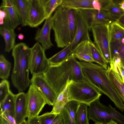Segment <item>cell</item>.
<instances>
[{"label": "cell", "instance_id": "6da1fadb", "mask_svg": "<svg viewBox=\"0 0 124 124\" xmlns=\"http://www.w3.org/2000/svg\"><path fill=\"white\" fill-rule=\"evenodd\" d=\"M43 75L58 95L69 80L78 82L85 79L79 62L72 54L60 64L50 65Z\"/></svg>", "mask_w": 124, "mask_h": 124}, {"label": "cell", "instance_id": "ba28073f", "mask_svg": "<svg viewBox=\"0 0 124 124\" xmlns=\"http://www.w3.org/2000/svg\"><path fill=\"white\" fill-rule=\"evenodd\" d=\"M31 48L30 64L31 73L32 76L43 74L50 65L48 59L45 54V51L37 42Z\"/></svg>", "mask_w": 124, "mask_h": 124}, {"label": "cell", "instance_id": "4fadbf2b", "mask_svg": "<svg viewBox=\"0 0 124 124\" xmlns=\"http://www.w3.org/2000/svg\"><path fill=\"white\" fill-rule=\"evenodd\" d=\"M46 19L44 10L40 0H29L28 26L37 27Z\"/></svg>", "mask_w": 124, "mask_h": 124}, {"label": "cell", "instance_id": "3957f363", "mask_svg": "<svg viewBox=\"0 0 124 124\" xmlns=\"http://www.w3.org/2000/svg\"><path fill=\"white\" fill-rule=\"evenodd\" d=\"M79 62L85 79L101 93L107 96L119 109L124 111V101L108 78L107 70L92 62Z\"/></svg>", "mask_w": 124, "mask_h": 124}, {"label": "cell", "instance_id": "9c48e42d", "mask_svg": "<svg viewBox=\"0 0 124 124\" xmlns=\"http://www.w3.org/2000/svg\"><path fill=\"white\" fill-rule=\"evenodd\" d=\"M28 119L39 116L45 105L47 104L41 93L32 84L26 93Z\"/></svg>", "mask_w": 124, "mask_h": 124}, {"label": "cell", "instance_id": "f1b7e54d", "mask_svg": "<svg viewBox=\"0 0 124 124\" xmlns=\"http://www.w3.org/2000/svg\"><path fill=\"white\" fill-rule=\"evenodd\" d=\"M90 48L91 55L94 62L107 70L108 66L107 62L103 58L94 43L92 41L90 43Z\"/></svg>", "mask_w": 124, "mask_h": 124}, {"label": "cell", "instance_id": "603a6c76", "mask_svg": "<svg viewBox=\"0 0 124 124\" xmlns=\"http://www.w3.org/2000/svg\"><path fill=\"white\" fill-rule=\"evenodd\" d=\"M72 43L48 59L50 65L60 64L67 59L71 53Z\"/></svg>", "mask_w": 124, "mask_h": 124}, {"label": "cell", "instance_id": "cb8c5ba5", "mask_svg": "<svg viewBox=\"0 0 124 124\" xmlns=\"http://www.w3.org/2000/svg\"><path fill=\"white\" fill-rule=\"evenodd\" d=\"M40 124H64L63 117L61 113H45L39 116Z\"/></svg>", "mask_w": 124, "mask_h": 124}, {"label": "cell", "instance_id": "b9f144b4", "mask_svg": "<svg viewBox=\"0 0 124 124\" xmlns=\"http://www.w3.org/2000/svg\"><path fill=\"white\" fill-rule=\"evenodd\" d=\"M106 124H119L117 122L115 121L111 120L109 122Z\"/></svg>", "mask_w": 124, "mask_h": 124}, {"label": "cell", "instance_id": "8d00e7d4", "mask_svg": "<svg viewBox=\"0 0 124 124\" xmlns=\"http://www.w3.org/2000/svg\"><path fill=\"white\" fill-rule=\"evenodd\" d=\"M28 124H40L39 116L28 119Z\"/></svg>", "mask_w": 124, "mask_h": 124}, {"label": "cell", "instance_id": "d590c367", "mask_svg": "<svg viewBox=\"0 0 124 124\" xmlns=\"http://www.w3.org/2000/svg\"><path fill=\"white\" fill-rule=\"evenodd\" d=\"M121 62H118L116 65L117 67L118 73L122 78L123 82L124 83V68L121 66Z\"/></svg>", "mask_w": 124, "mask_h": 124}, {"label": "cell", "instance_id": "836d02e7", "mask_svg": "<svg viewBox=\"0 0 124 124\" xmlns=\"http://www.w3.org/2000/svg\"><path fill=\"white\" fill-rule=\"evenodd\" d=\"M73 55L76 58L82 61L89 63L94 62L91 55L90 54L85 53H78Z\"/></svg>", "mask_w": 124, "mask_h": 124}, {"label": "cell", "instance_id": "44dd1931", "mask_svg": "<svg viewBox=\"0 0 124 124\" xmlns=\"http://www.w3.org/2000/svg\"><path fill=\"white\" fill-rule=\"evenodd\" d=\"M0 33L5 40V52H9L14 48L16 35L14 30L9 29L0 26Z\"/></svg>", "mask_w": 124, "mask_h": 124}, {"label": "cell", "instance_id": "ac0fdd59", "mask_svg": "<svg viewBox=\"0 0 124 124\" xmlns=\"http://www.w3.org/2000/svg\"><path fill=\"white\" fill-rule=\"evenodd\" d=\"M106 74L111 83L124 101V83L118 73L108 65Z\"/></svg>", "mask_w": 124, "mask_h": 124}, {"label": "cell", "instance_id": "d6a6232c", "mask_svg": "<svg viewBox=\"0 0 124 124\" xmlns=\"http://www.w3.org/2000/svg\"><path fill=\"white\" fill-rule=\"evenodd\" d=\"M10 91L9 81L6 79H2L0 83V103L3 101Z\"/></svg>", "mask_w": 124, "mask_h": 124}, {"label": "cell", "instance_id": "f546056e", "mask_svg": "<svg viewBox=\"0 0 124 124\" xmlns=\"http://www.w3.org/2000/svg\"><path fill=\"white\" fill-rule=\"evenodd\" d=\"M11 68V63L8 61L2 54L0 55V78L8 79L10 75Z\"/></svg>", "mask_w": 124, "mask_h": 124}, {"label": "cell", "instance_id": "4316f807", "mask_svg": "<svg viewBox=\"0 0 124 124\" xmlns=\"http://www.w3.org/2000/svg\"><path fill=\"white\" fill-rule=\"evenodd\" d=\"M40 1L43 7L46 19L51 17L54 10L61 5L62 0H40Z\"/></svg>", "mask_w": 124, "mask_h": 124}, {"label": "cell", "instance_id": "5bb4252c", "mask_svg": "<svg viewBox=\"0 0 124 124\" xmlns=\"http://www.w3.org/2000/svg\"><path fill=\"white\" fill-rule=\"evenodd\" d=\"M77 10L76 29L72 43L71 54L77 45L81 42L86 40L91 41L89 35V31L90 30L88 24L82 15Z\"/></svg>", "mask_w": 124, "mask_h": 124}, {"label": "cell", "instance_id": "ee69618b", "mask_svg": "<svg viewBox=\"0 0 124 124\" xmlns=\"http://www.w3.org/2000/svg\"><path fill=\"white\" fill-rule=\"evenodd\" d=\"M94 124H100V123H95Z\"/></svg>", "mask_w": 124, "mask_h": 124}, {"label": "cell", "instance_id": "8992f818", "mask_svg": "<svg viewBox=\"0 0 124 124\" xmlns=\"http://www.w3.org/2000/svg\"><path fill=\"white\" fill-rule=\"evenodd\" d=\"M88 107V119L95 123L106 124L113 120L119 124H124V116L111 105L106 106L101 103L100 98L92 102Z\"/></svg>", "mask_w": 124, "mask_h": 124}, {"label": "cell", "instance_id": "e575fe53", "mask_svg": "<svg viewBox=\"0 0 124 124\" xmlns=\"http://www.w3.org/2000/svg\"><path fill=\"white\" fill-rule=\"evenodd\" d=\"M93 8L100 12L102 8V5L100 0H93L92 2Z\"/></svg>", "mask_w": 124, "mask_h": 124}, {"label": "cell", "instance_id": "83f0119b", "mask_svg": "<svg viewBox=\"0 0 124 124\" xmlns=\"http://www.w3.org/2000/svg\"><path fill=\"white\" fill-rule=\"evenodd\" d=\"M86 104L80 103L78 108L76 116V124H89L88 107Z\"/></svg>", "mask_w": 124, "mask_h": 124}, {"label": "cell", "instance_id": "ffe728a7", "mask_svg": "<svg viewBox=\"0 0 124 124\" xmlns=\"http://www.w3.org/2000/svg\"><path fill=\"white\" fill-rule=\"evenodd\" d=\"M16 94L11 91L5 99L0 103V113L10 115L14 118Z\"/></svg>", "mask_w": 124, "mask_h": 124}, {"label": "cell", "instance_id": "484cf974", "mask_svg": "<svg viewBox=\"0 0 124 124\" xmlns=\"http://www.w3.org/2000/svg\"><path fill=\"white\" fill-rule=\"evenodd\" d=\"M111 44L120 42L124 37V27L115 22L110 25Z\"/></svg>", "mask_w": 124, "mask_h": 124}, {"label": "cell", "instance_id": "7402d4cb", "mask_svg": "<svg viewBox=\"0 0 124 124\" xmlns=\"http://www.w3.org/2000/svg\"><path fill=\"white\" fill-rule=\"evenodd\" d=\"M93 1V0H62L61 5L69 9L76 10L93 8L92 6Z\"/></svg>", "mask_w": 124, "mask_h": 124}, {"label": "cell", "instance_id": "30bf717a", "mask_svg": "<svg viewBox=\"0 0 124 124\" xmlns=\"http://www.w3.org/2000/svg\"><path fill=\"white\" fill-rule=\"evenodd\" d=\"M78 10L86 21L90 30L94 26L103 24L110 25L116 21L105 10H101L99 12L93 8Z\"/></svg>", "mask_w": 124, "mask_h": 124}, {"label": "cell", "instance_id": "7bdbcfd3", "mask_svg": "<svg viewBox=\"0 0 124 124\" xmlns=\"http://www.w3.org/2000/svg\"><path fill=\"white\" fill-rule=\"evenodd\" d=\"M121 66L124 68V60L121 59Z\"/></svg>", "mask_w": 124, "mask_h": 124}, {"label": "cell", "instance_id": "e0dca14e", "mask_svg": "<svg viewBox=\"0 0 124 124\" xmlns=\"http://www.w3.org/2000/svg\"><path fill=\"white\" fill-rule=\"evenodd\" d=\"M79 104L75 101H70L63 108L61 114L64 124H76V113Z\"/></svg>", "mask_w": 124, "mask_h": 124}, {"label": "cell", "instance_id": "d6986e66", "mask_svg": "<svg viewBox=\"0 0 124 124\" xmlns=\"http://www.w3.org/2000/svg\"><path fill=\"white\" fill-rule=\"evenodd\" d=\"M72 80H69L63 90L58 95L55 101L51 113L60 114L63 108L69 101L68 88Z\"/></svg>", "mask_w": 124, "mask_h": 124}, {"label": "cell", "instance_id": "7c38bea8", "mask_svg": "<svg viewBox=\"0 0 124 124\" xmlns=\"http://www.w3.org/2000/svg\"><path fill=\"white\" fill-rule=\"evenodd\" d=\"M0 9L3 10L6 13L4 24L1 26L14 30L18 26L22 24L21 18L13 0H2Z\"/></svg>", "mask_w": 124, "mask_h": 124}, {"label": "cell", "instance_id": "4dcf8cb0", "mask_svg": "<svg viewBox=\"0 0 124 124\" xmlns=\"http://www.w3.org/2000/svg\"><path fill=\"white\" fill-rule=\"evenodd\" d=\"M101 10L107 11L116 21L121 16L124 14V11L120 8L118 3H116L113 0Z\"/></svg>", "mask_w": 124, "mask_h": 124}, {"label": "cell", "instance_id": "7a4b0ae2", "mask_svg": "<svg viewBox=\"0 0 124 124\" xmlns=\"http://www.w3.org/2000/svg\"><path fill=\"white\" fill-rule=\"evenodd\" d=\"M77 10L60 5L51 17L54 41L59 48H64L71 44L75 36Z\"/></svg>", "mask_w": 124, "mask_h": 124}, {"label": "cell", "instance_id": "74e56055", "mask_svg": "<svg viewBox=\"0 0 124 124\" xmlns=\"http://www.w3.org/2000/svg\"><path fill=\"white\" fill-rule=\"evenodd\" d=\"M6 13L3 10H0V26L3 25L4 24V20L6 17Z\"/></svg>", "mask_w": 124, "mask_h": 124}, {"label": "cell", "instance_id": "9a60e30c", "mask_svg": "<svg viewBox=\"0 0 124 124\" xmlns=\"http://www.w3.org/2000/svg\"><path fill=\"white\" fill-rule=\"evenodd\" d=\"M51 16L45 20L42 27L37 31L35 38V40L41 44L45 51L53 46L50 37L51 31L52 29Z\"/></svg>", "mask_w": 124, "mask_h": 124}, {"label": "cell", "instance_id": "5b68a950", "mask_svg": "<svg viewBox=\"0 0 124 124\" xmlns=\"http://www.w3.org/2000/svg\"><path fill=\"white\" fill-rule=\"evenodd\" d=\"M68 89L69 101H75L88 106L101 95L98 90L85 79L78 82L72 80Z\"/></svg>", "mask_w": 124, "mask_h": 124}, {"label": "cell", "instance_id": "2e32d148", "mask_svg": "<svg viewBox=\"0 0 124 124\" xmlns=\"http://www.w3.org/2000/svg\"><path fill=\"white\" fill-rule=\"evenodd\" d=\"M27 93L23 92L16 94L14 118L16 124H19L27 117Z\"/></svg>", "mask_w": 124, "mask_h": 124}, {"label": "cell", "instance_id": "d4e9b609", "mask_svg": "<svg viewBox=\"0 0 124 124\" xmlns=\"http://www.w3.org/2000/svg\"><path fill=\"white\" fill-rule=\"evenodd\" d=\"M29 0H13L22 19V25L28 26V11Z\"/></svg>", "mask_w": 124, "mask_h": 124}, {"label": "cell", "instance_id": "277c9868", "mask_svg": "<svg viewBox=\"0 0 124 124\" xmlns=\"http://www.w3.org/2000/svg\"><path fill=\"white\" fill-rule=\"evenodd\" d=\"M12 50L14 65L11 79L19 93L25 90L31 83L29 77L31 48L25 43L21 42L15 45Z\"/></svg>", "mask_w": 124, "mask_h": 124}, {"label": "cell", "instance_id": "60d3db41", "mask_svg": "<svg viewBox=\"0 0 124 124\" xmlns=\"http://www.w3.org/2000/svg\"><path fill=\"white\" fill-rule=\"evenodd\" d=\"M18 37L19 39L22 40L24 39V36L23 34L20 33L18 35Z\"/></svg>", "mask_w": 124, "mask_h": 124}, {"label": "cell", "instance_id": "52a82bcc", "mask_svg": "<svg viewBox=\"0 0 124 124\" xmlns=\"http://www.w3.org/2000/svg\"><path fill=\"white\" fill-rule=\"evenodd\" d=\"M93 42L108 63L112 62L111 46L110 25L103 24L94 26L91 28Z\"/></svg>", "mask_w": 124, "mask_h": 124}, {"label": "cell", "instance_id": "8fae6325", "mask_svg": "<svg viewBox=\"0 0 124 124\" xmlns=\"http://www.w3.org/2000/svg\"><path fill=\"white\" fill-rule=\"evenodd\" d=\"M31 84L42 95L47 104L53 106L58 95L52 87L43 74L32 76Z\"/></svg>", "mask_w": 124, "mask_h": 124}, {"label": "cell", "instance_id": "f35d334b", "mask_svg": "<svg viewBox=\"0 0 124 124\" xmlns=\"http://www.w3.org/2000/svg\"><path fill=\"white\" fill-rule=\"evenodd\" d=\"M116 22L124 27V14L118 18Z\"/></svg>", "mask_w": 124, "mask_h": 124}, {"label": "cell", "instance_id": "ab89813d", "mask_svg": "<svg viewBox=\"0 0 124 124\" xmlns=\"http://www.w3.org/2000/svg\"><path fill=\"white\" fill-rule=\"evenodd\" d=\"M120 8L122 10L124 11V0H123L120 2L118 3Z\"/></svg>", "mask_w": 124, "mask_h": 124}, {"label": "cell", "instance_id": "1f68e13d", "mask_svg": "<svg viewBox=\"0 0 124 124\" xmlns=\"http://www.w3.org/2000/svg\"><path fill=\"white\" fill-rule=\"evenodd\" d=\"M111 44L112 57L117 56L124 60V37L120 42Z\"/></svg>", "mask_w": 124, "mask_h": 124}]
</instances>
